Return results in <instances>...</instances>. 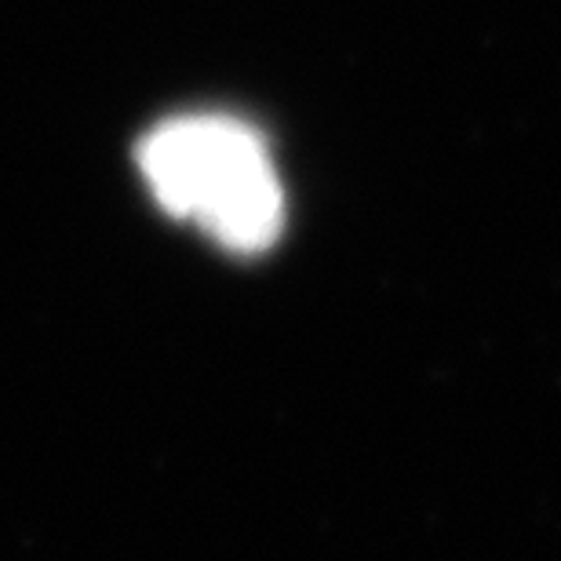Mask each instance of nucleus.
<instances>
[{"label":"nucleus","mask_w":561,"mask_h":561,"mask_svg":"<svg viewBox=\"0 0 561 561\" xmlns=\"http://www.w3.org/2000/svg\"><path fill=\"white\" fill-rule=\"evenodd\" d=\"M139 168L157 205L194 219L233 252H263L285 219L263 139L230 117L164 121L139 142Z\"/></svg>","instance_id":"obj_1"}]
</instances>
